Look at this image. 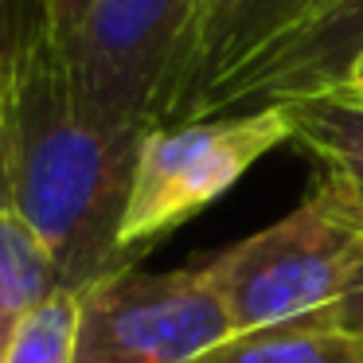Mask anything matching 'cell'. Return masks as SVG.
<instances>
[{"label":"cell","instance_id":"cell-1","mask_svg":"<svg viewBox=\"0 0 363 363\" xmlns=\"http://www.w3.org/2000/svg\"><path fill=\"white\" fill-rule=\"evenodd\" d=\"M145 133L82 118L48 20L28 28L9 63V207L51 254L63 289L82 293L125 266L121 219Z\"/></svg>","mask_w":363,"mask_h":363},{"label":"cell","instance_id":"cell-2","mask_svg":"<svg viewBox=\"0 0 363 363\" xmlns=\"http://www.w3.org/2000/svg\"><path fill=\"white\" fill-rule=\"evenodd\" d=\"M359 266L363 230L316 191L274 227L207 262L235 332L324 313L347 293Z\"/></svg>","mask_w":363,"mask_h":363},{"label":"cell","instance_id":"cell-3","mask_svg":"<svg viewBox=\"0 0 363 363\" xmlns=\"http://www.w3.org/2000/svg\"><path fill=\"white\" fill-rule=\"evenodd\" d=\"M285 141L289 121L281 106L149 129L137 152L133 188L121 219V250L129 254L172 235L227 196L266 152Z\"/></svg>","mask_w":363,"mask_h":363},{"label":"cell","instance_id":"cell-4","mask_svg":"<svg viewBox=\"0 0 363 363\" xmlns=\"http://www.w3.org/2000/svg\"><path fill=\"white\" fill-rule=\"evenodd\" d=\"M211 269L118 266L79 293L74 363H191L230 336Z\"/></svg>","mask_w":363,"mask_h":363},{"label":"cell","instance_id":"cell-5","mask_svg":"<svg viewBox=\"0 0 363 363\" xmlns=\"http://www.w3.org/2000/svg\"><path fill=\"white\" fill-rule=\"evenodd\" d=\"M188 0H90L59 55L82 118L110 129H152Z\"/></svg>","mask_w":363,"mask_h":363},{"label":"cell","instance_id":"cell-6","mask_svg":"<svg viewBox=\"0 0 363 363\" xmlns=\"http://www.w3.org/2000/svg\"><path fill=\"white\" fill-rule=\"evenodd\" d=\"M363 55V0H332L320 12L274 28L203 82L180 110L184 121H211L340 90Z\"/></svg>","mask_w":363,"mask_h":363},{"label":"cell","instance_id":"cell-7","mask_svg":"<svg viewBox=\"0 0 363 363\" xmlns=\"http://www.w3.org/2000/svg\"><path fill=\"white\" fill-rule=\"evenodd\" d=\"M289 141L316 160V196L363 230V98L324 90L281 102Z\"/></svg>","mask_w":363,"mask_h":363},{"label":"cell","instance_id":"cell-8","mask_svg":"<svg viewBox=\"0 0 363 363\" xmlns=\"http://www.w3.org/2000/svg\"><path fill=\"white\" fill-rule=\"evenodd\" d=\"M285 0H188L157 125H176L196 90L281 12ZM152 125V129H157Z\"/></svg>","mask_w":363,"mask_h":363},{"label":"cell","instance_id":"cell-9","mask_svg":"<svg viewBox=\"0 0 363 363\" xmlns=\"http://www.w3.org/2000/svg\"><path fill=\"white\" fill-rule=\"evenodd\" d=\"M191 363H363V344L336 324L332 308L297 320L230 332Z\"/></svg>","mask_w":363,"mask_h":363},{"label":"cell","instance_id":"cell-10","mask_svg":"<svg viewBox=\"0 0 363 363\" xmlns=\"http://www.w3.org/2000/svg\"><path fill=\"white\" fill-rule=\"evenodd\" d=\"M59 289L63 281L43 242L12 207H0V359L20 324Z\"/></svg>","mask_w":363,"mask_h":363},{"label":"cell","instance_id":"cell-11","mask_svg":"<svg viewBox=\"0 0 363 363\" xmlns=\"http://www.w3.org/2000/svg\"><path fill=\"white\" fill-rule=\"evenodd\" d=\"M79 340V293L59 289L16 328L0 363H74Z\"/></svg>","mask_w":363,"mask_h":363},{"label":"cell","instance_id":"cell-12","mask_svg":"<svg viewBox=\"0 0 363 363\" xmlns=\"http://www.w3.org/2000/svg\"><path fill=\"white\" fill-rule=\"evenodd\" d=\"M43 16L40 0H0V59L12 63L24 32Z\"/></svg>","mask_w":363,"mask_h":363},{"label":"cell","instance_id":"cell-13","mask_svg":"<svg viewBox=\"0 0 363 363\" xmlns=\"http://www.w3.org/2000/svg\"><path fill=\"white\" fill-rule=\"evenodd\" d=\"M332 316H336V324L347 332V336H355L363 344V266H359V274L352 277L347 293L332 305Z\"/></svg>","mask_w":363,"mask_h":363},{"label":"cell","instance_id":"cell-14","mask_svg":"<svg viewBox=\"0 0 363 363\" xmlns=\"http://www.w3.org/2000/svg\"><path fill=\"white\" fill-rule=\"evenodd\" d=\"M40 9H43V20H48L51 35H67L74 24L82 20V12L90 9V0H40Z\"/></svg>","mask_w":363,"mask_h":363},{"label":"cell","instance_id":"cell-15","mask_svg":"<svg viewBox=\"0 0 363 363\" xmlns=\"http://www.w3.org/2000/svg\"><path fill=\"white\" fill-rule=\"evenodd\" d=\"M0 207H9V63L0 59Z\"/></svg>","mask_w":363,"mask_h":363},{"label":"cell","instance_id":"cell-16","mask_svg":"<svg viewBox=\"0 0 363 363\" xmlns=\"http://www.w3.org/2000/svg\"><path fill=\"white\" fill-rule=\"evenodd\" d=\"M324 4H332V0H285V4H281V12H277V16L269 20V24L262 28V32L254 35V40H262V35H266V32H274V28H285V24H293V20H305V16H313V12H320ZM254 40H250V43H254ZM250 43H246V48H250ZM238 51H242V48H238ZM238 51H235V55H238ZM235 55H230V59H235ZM230 59H227V63H230ZM199 90H203V86H199ZM199 90H196V94H199Z\"/></svg>","mask_w":363,"mask_h":363},{"label":"cell","instance_id":"cell-17","mask_svg":"<svg viewBox=\"0 0 363 363\" xmlns=\"http://www.w3.org/2000/svg\"><path fill=\"white\" fill-rule=\"evenodd\" d=\"M340 90H352V94H359L363 98V55L355 59V67H352V74H347V82Z\"/></svg>","mask_w":363,"mask_h":363}]
</instances>
